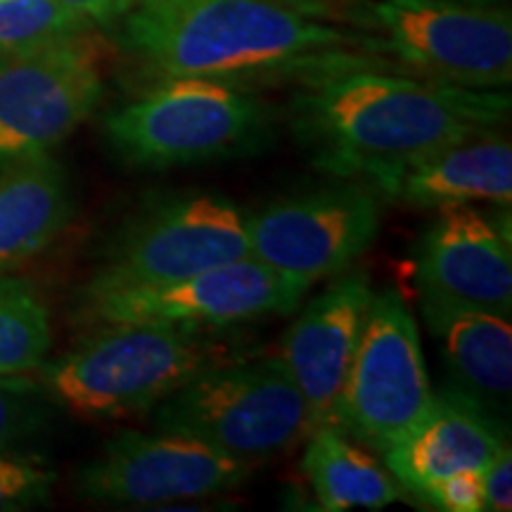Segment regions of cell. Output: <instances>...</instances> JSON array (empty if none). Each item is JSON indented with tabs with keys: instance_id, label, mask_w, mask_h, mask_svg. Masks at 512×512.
I'll return each mask as SVG.
<instances>
[{
	"instance_id": "1",
	"label": "cell",
	"mask_w": 512,
	"mask_h": 512,
	"mask_svg": "<svg viewBox=\"0 0 512 512\" xmlns=\"http://www.w3.org/2000/svg\"><path fill=\"white\" fill-rule=\"evenodd\" d=\"M508 112V93L384 72L344 50L302 74L292 131L316 169L384 190L441 147L491 133Z\"/></svg>"
},
{
	"instance_id": "2",
	"label": "cell",
	"mask_w": 512,
	"mask_h": 512,
	"mask_svg": "<svg viewBox=\"0 0 512 512\" xmlns=\"http://www.w3.org/2000/svg\"><path fill=\"white\" fill-rule=\"evenodd\" d=\"M121 41L162 76L238 79L309 72L361 46V34L318 22L280 0H128Z\"/></svg>"
},
{
	"instance_id": "3",
	"label": "cell",
	"mask_w": 512,
	"mask_h": 512,
	"mask_svg": "<svg viewBox=\"0 0 512 512\" xmlns=\"http://www.w3.org/2000/svg\"><path fill=\"white\" fill-rule=\"evenodd\" d=\"M233 361L226 344L200 330L150 323H107L43 363L50 403L83 420L143 415L204 370Z\"/></svg>"
},
{
	"instance_id": "4",
	"label": "cell",
	"mask_w": 512,
	"mask_h": 512,
	"mask_svg": "<svg viewBox=\"0 0 512 512\" xmlns=\"http://www.w3.org/2000/svg\"><path fill=\"white\" fill-rule=\"evenodd\" d=\"M264 107L226 79L164 76L105 119L107 143L138 169H174L254 152L266 136Z\"/></svg>"
},
{
	"instance_id": "5",
	"label": "cell",
	"mask_w": 512,
	"mask_h": 512,
	"mask_svg": "<svg viewBox=\"0 0 512 512\" xmlns=\"http://www.w3.org/2000/svg\"><path fill=\"white\" fill-rule=\"evenodd\" d=\"M155 425L252 465L283 456L313 432L309 408L280 358L226 361L157 403Z\"/></svg>"
},
{
	"instance_id": "6",
	"label": "cell",
	"mask_w": 512,
	"mask_h": 512,
	"mask_svg": "<svg viewBox=\"0 0 512 512\" xmlns=\"http://www.w3.org/2000/svg\"><path fill=\"white\" fill-rule=\"evenodd\" d=\"M361 46L387 53L427 79L498 91L512 79L508 8L451 0H370L356 12Z\"/></svg>"
},
{
	"instance_id": "7",
	"label": "cell",
	"mask_w": 512,
	"mask_h": 512,
	"mask_svg": "<svg viewBox=\"0 0 512 512\" xmlns=\"http://www.w3.org/2000/svg\"><path fill=\"white\" fill-rule=\"evenodd\" d=\"M245 256V211L214 192H183L147 204L133 216L83 292L162 285Z\"/></svg>"
},
{
	"instance_id": "8",
	"label": "cell",
	"mask_w": 512,
	"mask_h": 512,
	"mask_svg": "<svg viewBox=\"0 0 512 512\" xmlns=\"http://www.w3.org/2000/svg\"><path fill=\"white\" fill-rule=\"evenodd\" d=\"M420 330L399 292L375 294L332 425L384 453L432 408Z\"/></svg>"
},
{
	"instance_id": "9",
	"label": "cell",
	"mask_w": 512,
	"mask_h": 512,
	"mask_svg": "<svg viewBox=\"0 0 512 512\" xmlns=\"http://www.w3.org/2000/svg\"><path fill=\"white\" fill-rule=\"evenodd\" d=\"M102 53L86 31L0 55V169L48 155L100 105Z\"/></svg>"
},
{
	"instance_id": "10",
	"label": "cell",
	"mask_w": 512,
	"mask_h": 512,
	"mask_svg": "<svg viewBox=\"0 0 512 512\" xmlns=\"http://www.w3.org/2000/svg\"><path fill=\"white\" fill-rule=\"evenodd\" d=\"M309 287L273 271L252 254L162 285L83 292L81 316L91 323H150L174 328H228L283 316Z\"/></svg>"
},
{
	"instance_id": "11",
	"label": "cell",
	"mask_w": 512,
	"mask_h": 512,
	"mask_svg": "<svg viewBox=\"0 0 512 512\" xmlns=\"http://www.w3.org/2000/svg\"><path fill=\"white\" fill-rule=\"evenodd\" d=\"M249 465L176 432H119L76 475L86 501L121 508L200 501L238 489Z\"/></svg>"
},
{
	"instance_id": "12",
	"label": "cell",
	"mask_w": 512,
	"mask_h": 512,
	"mask_svg": "<svg viewBox=\"0 0 512 512\" xmlns=\"http://www.w3.org/2000/svg\"><path fill=\"white\" fill-rule=\"evenodd\" d=\"M380 228L375 195L339 183L287 197L247 216L249 254L306 287L339 275L373 245Z\"/></svg>"
},
{
	"instance_id": "13",
	"label": "cell",
	"mask_w": 512,
	"mask_h": 512,
	"mask_svg": "<svg viewBox=\"0 0 512 512\" xmlns=\"http://www.w3.org/2000/svg\"><path fill=\"white\" fill-rule=\"evenodd\" d=\"M418 285L420 297L510 316V233L467 204L439 209L420 242Z\"/></svg>"
},
{
	"instance_id": "14",
	"label": "cell",
	"mask_w": 512,
	"mask_h": 512,
	"mask_svg": "<svg viewBox=\"0 0 512 512\" xmlns=\"http://www.w3.org/2000/svg\"><path fill=\"white\" fill-rule=\"evenodd\" d=\"M373 297L366 275H344L318 294L285 332L278 358L304 396L313 430L332 425Z\"/></svg>"
},
{
	"instance_id": "15",
	"label": "cell",
	"mask_w": 512,
	"mask_h": 512,
	"mask_svg": "<svg viewBox=\"0 0 512 512\" xmlns=\"http://www.w3.org/2000/svg\"><path fill=\"white\" fill-rule=\"evenodd\" d=\"M503 446L501 427L482 399L463 387H444L425 418L382 456L399 486L415 491L453 472L484 470Z\"/></svg>"
},
{
	"instance_id": "16",
	"label": "cell",
	"mask_w": 512,
	"mask_h": 512,
	"mask_svg": "<svg viewBox=\"0 0 512 512\" xmlns=\"http://www.w3.org/2000/svg\"><path fill=\"white\" fill-rule=\"evenodd\" d=\"M384 195L415 209L512 200V147L494 131L441 147L396 176Z\"/></svg>"
},
{
	"instance_id": "17",
	"label": "cell",
	"mask_w": 512,
	"mask_h": 512,
	"mask_svg": "<svg viewBox=\"0 0 512 512\" xmlns=\"http://www.w3.org/2000/svg\"><path fill=\"white\" fill-rule=\"evenodd\" d=\"M67 174L50 155L22 159L0 171V275L46 249L72 219Z\"/></svg>"
},
{
	"instance_id": "18",
	"label": "cell",
	"mask_w": 512,
	"mask_h": 512,
	"mask_svg": "<svg viewBox=\"0 0 512 512\" xmlns=\"http://www.w3.org/2000/svg\"><path fill=\"white\" fill-rule=\"evenodd\" d=\"M427 328L451 373L477 399H503L512 389V325L503 313L422 297Z\"/></svg>"
},
{
	"instance_id": "19",
	"label": "cell",
	"mask_w": 512,
	"mask_h": 512,
	"mask_svg": "<svg viewBox=\"0 0 512 512\" xmlns=\"http://www.w3.org/2000/svg\"><path fill=\"white\" fill-rule=\"evenodd\" d=\"M302 470L320 510H380L401 498L392 472L361 446L351 444L335 425H323L309 434Z\"/></svg>"
},
{
	"instance_id": "20",
	"label": "cell",
	"mask_w": 512,
	"mask_h": 512,
	"mask_svg": "<svg viewBox=\"0 0 512 512\" xmlns=\"http://www.w3.org/2000/svg\"><path fill=\"white\" fill-rule=\"evenodd\" d=\"M53 344L50 313L29 280L0 275V375L41 370Z\"/></svg>"
},
{
	"instance_id": "21",
	"label": "cell",
	"mask_w": 512,
	"mask_h": 512,
	"mask_svg": "<svg viewBox=\"0 0 512 512\" xmlns=\"http://www.w3.org/2000/svg\"><path fill=\"white\" fill-rule=\"evenodd\" d=\"M91 24L60 0H0V55L88 31Z\"/></svg>"
},
{
	"instance_id": "22",
	"label": "cell",
	"mask_w": 512,
	"mask_h": 512,
	"mask_svg": "<svg viewBox=\"0 0 512 512\" xmlns=\"http://www.w3.org/2000/svg\"><path fill=\"white\" fill-rule=\"evenodd\" d=\"M48 394L27 375H0V453L24 444L46 427Z\"/></svg>"
},
{
	"instance_id": "23",
	"label": "cell",
	"mask_w": 512,
	"mask_h": 512,
	"mask_svg": "<svg viewBox=\"0 0 512 512\" xmlns=\"http://www.w3.org/2000/svg\"><path fill=\"white\" fill-rule=\"evenodd\" d=\"M55 472L36 460L0 453V512L29 510L53 494Z\"/></svg>"
},
{
	"instance_id": "24",
	"label": "cell",
	"mask_w": 512,
	"mask_h": 512,
	"mask_svg": "<svg viewBox=\"0 0 512 512\" xmlns=\"http://www.w3.org/2000/svg\"><path fill=\"white\" fill-rule=\"evenodd\" d=\"M430 508L446 512H484L482 470H463L432 479L413 491Z\"/></svg>"
},
{
	"instance_id": "25",
	"label": "cell",
	"mask_w": 512,
	"mask_h": 512,
	"mask_svg": "<svg viewBox=\"0 0 512 512\" xmlns=\"http://www.w3.org/2000/svg\"><path fill=\"white\" fill-rule=\"evenodd\" d=\"M484 510L508 512L512 508V453L503 446L482 470Z\"/></svg>"
},
{
	"instance_id": "26",
	"label": "cell",
	"mask_w": 512,
	"mask_h": 512,
	"mask_svg": "<svg viewBox=\"0 0 512 512\" xmlns=\"http://www.w3.org/2000/svg\"><path fill=\"white\" fill-rule=\"evenodd\" d=\"M60 3L81 15L88 24H110L119 19L128 0H60Z\"/></svg>"
},
{
	"instance_id": "27",
	"label": "cell",
	"mask_w": 512,
	"mask_h": 512,
	"mask_svg": "<svg viewBox=\"0 0 512 512\" xmlns=\"http://www.w3.org/2000/svg\"><path fill=\"white\" fill-rule=\"evenodd\" d=\"M451 3H463V5H479V8H498L505 0H451Z\"/></svg>"
}]
</instances>
